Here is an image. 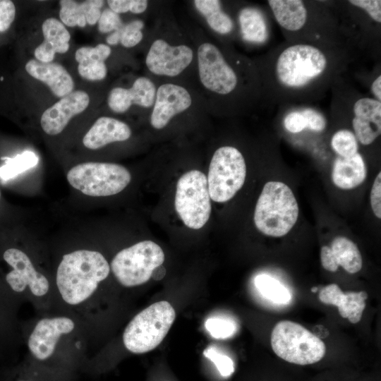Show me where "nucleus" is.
Instances as JSON below:
<instances>
[{"label":"nucleus","mask_w":381,"mask_h":381,"mask_svg":"<svg viewBox=\"0 0 381 381\" xmlns=\"http://www.w3.org/2000/svg\"><path fill=\"white\" fill-rule=\"evenodd\" d=\"M346 44L286 42L270 50L260 78L270 104H308L321 98L353 59Z\"/></svg>","instance_id":"nucleus-1"},{"label":"nucleus","mask_w":381,"mask_h":381,"mask_svg":"<svg viewBox=\"0 0 381 381\" xmlns=\"http://www.w3.org/2000/svg\"><path fill=\"white\" fill-rule=\"evenodd\" d=\"M20 331L30 363L75 376L83 372L92 330L78 318L64 313L37 315L20 323Z\"/></svg>","instance_id":"nucleus-2"},{"label":"nucleus","mask_w":381,"mask_h":381,"mask_svg":"<svg viewBox=\"0 0 381 381\" xmlns=\"http://www.w3.org/2000/svg\"><path fill=\"white\" fill-rule=\"evenodd\" d=\"M110 272L99 250L78 248L63 254L52 274L55 313L75 316L92 330L97 296Z\"/></svg>","instance_id":"nucleus-3"},{"label":"nucleus","mask_w":381,"mask_h":381,"mask_svg":"<svg viewBox=\"0 0 381 381\" xmlns=\"http://www.w3.org/2000/svg\"><path fill=\"white\" fill-rule=\"evenodd\" d=\"M270 9L288 42L348 44L331 8L316 1L270 0Z\"/></svg>","instance_id":"nucleus-4"},{"label":"nucleus","mask_w":381,"mask_h":381,"mask_svg":"<svg viewBox=\"0 0 381 381\" xmlns=\"http://www.w3.org/2000/svg\"><path fill=\"white\" fill-rule=\"evenodd\" d=\"M8 271L0 277L9 294L20 306L30 303L37 315L54 313L55 294L52 275L40 269L25 249L9 246L1 252Z\"/></svg>","instance_id":"nucleus-5"},{"label":"nucleus","mask_w":381,"mask_h":381,"mask_svg":"<svg viewBox=\"0 0 381 381\" xmlns=\"http://www.w3.org/2000/svg\"><path fill=\"white\" fill-rule=\"evenodd\" d=\"M298 217V205L291 188L279 181L266 183L255 209L256 228L265 235L281 237L293 228Z\"/></svg>","instance_id":"nucleus-6"},{"label":"nucleus","mask_w":381,"mask_h":381,"mask_svg":"<svg viewBox=\"0 0 381 381\" xmlns=\"http://www.w3.org/2000/svg\"><path fill=\"white\" fill-rule=\"evenodd\" d=\"M176 318L172 306L166 301L145 308L126 325L122 341L132 353H147L155 349L164 339Z\"/></svg>","instance_id":"nucleus-7"},{"label":"nucleus","mask_w":381,"mask_h":381,"mask_svg":"<svg viewBox=\"0 0 381 381\" xmlns=\"http://www.w3.org/2000/svg\"><path fill=\"white\" fill-rule=\"evenodd\" d=\"M69 185L91 197H106L123 191L131 181L130 171L123 165L86 162L71 167L66 174Z\"/></svg>","instance_id":"nucleus-8"},{"label":"nucleus","mask_w":381,"mask_h":381,"mask_svg":"<svg viewBox=\"0 0 381 381\" xmlns=\"http://www.w3.org/2000/svg\"><path fill=\"white\" fill-rule=\"evenodd\" d=\"M270 342L277 356L296 365L315 363L326 353L325 344L318 337L290 320H282L275 325Z\"/></svg>","instance_id":"nucleus-9"},{"label":"nucleus","mask_w":381,"mask_h":381,"mask_svg":"<svg viewBox=\"0 0 381 381\" xmlns=\"http://www.w3.org/2000/svg\"><path fill=\"white\" fill-rule=\"evenodd\" d=\"M164 258L158 244L143 241L119 251L109 263L110 269L121 286L134 287L146 283Z\"/></svg>","instance_id":"nucleus-10"},{"label":"nucleus","mask_w":381,"mask_h":381,"mask_svg":"<svg viewBox=\"0 0 381 381\" xmlns=\"http://www.w3.org/2000/svg\"><path fill=\"white\" fill-rule=\"evenodd\" d=\"M246 176V164L242 153L236 147L225 145L213 154L207 178L211 200L225 202L242 188Z\"/></svg>","instance_id":"nucleus-11"},{"label":"nucleus","mask_w":381,"mask_h":381,"mask_svg":"<svg viewBox=\"0 0 381 381\" xmlns=\"http://www.w3.org/2000/svg\"><path fill=\"white\" fill-rule=\"evenodd\" d=\"M174 205L186 226L192 229L203 227L212 211L206 175L195 169L184 173L176 183Z\"/></svg>","instance_id":"nucleus-12"},{"label":"nucleus","mask_w":381,"mask_h":381,"mask_svg":"<svg viewBox=\"0 0 381 381\" xmlns=\"http://www.w3.org/2000/svg\"><path fill=\"white\" fill-rule=\"evenodd\" d=\"M199 78L209 91L221 96L235 93L239 85L237 71L214 44L205 42L198 49Z\"/></svg>","instance_id":"nucleus-13"},{"label":"nucleus","mask_w":381,"mask_h":381,"mask_svg":"<svg viewBox=\"0 0 381 381\" xmlns=\"http://www.w3.org/2000/svg\"><path fill=\"white\" fill-rule=\"evenodd\" d=\"M90 103L87 92L75 89L42 113L40 118L42 130L49 136L61 134L74 118L87 109Z\"/></svg>","instance_id":"nucleus-14"},{"label":"nucleus","mask_w":381,"mask_h":381,"mask_svg":"<svg viewBox=\"0 0 381 381\" xmlns=\"http://www.w3.org/2000/svg\"><path fill=\"white\" fill-rule=\"evenodd\" d=\"M193 59L192 49L186 45L171 46L157 39L150 46L145 58L148 70L157 75L174 77L183 71Z\"/></svg>","instance_id":"nucleus-15"},{"label":"nucleus","mask_w":381,"mask_h":381,"mask_svg":"<svg viewBox=\"0 0 381 381\" xmlns=\"http://www.w3.org/2000/svg\"><path fill=\"white\" fill-rule=\"evenodd\" d=\"M350 107L351 124L357 140L369 145L381 134V102L358 95L353 97Z\"/></svg>","instance_id":"nucleus-16"},{"label":"nucleus","mask_w":381,"mask_h":381,"mask_svg":"<svg viewBox=\"0 0 381 381\" xmlns=\"http://www.w3.org/2000/svg\"><path fill=\"white\" fill-rule=\"evenodd\" d=\"M192 103L188 91L174 83L161 85L156 91L150 124L157 130L164 128L176 115L185 111Z\"/></svg>","instance_id":"nucleus-17"},{"label":"nucleus","mask_w":381,"mask_h":381,"mask_svg":"<svg viewBox=\"0 0 381 381\" xmlns=\"http://www.w3.org/2000/svg\"><path fill=\"white\" fill-rule=\"evenodd\" d=\"M156 91L152 81L141 76L134 80L130 88H112L107 97L108 107L116 114L127 111L133 105L150 108L154 104Z\"/></svg>","instance_id":"nucleus-18"},{"label":"nucleus","mask_w":381,"mask_h":381,"mask_svg":"<svg viewBox=\"0 0 381 381\" xmlns=\"http://www.w3.org/2000/svg\"><path fill=\"white\" fill-rule=\"evenodd\" d=\"M25 70L30 78L46 85L56 98H62L75 90L71 75L59 63L30 59L25 64Z\"/></svg>","instance_id":"nucleus-19"},{"label":"nucleus","mask_w":381,"mask_h":381,"mask_svg":"<svg viewBox=\"0 0 381 381\" xmlns=\"http://www.w3.org/2000/svg\"><path fill=\"white\" fill-rule=\"evenodd\" d=\"M322 266L327 271L334 272L339 266L347 272L355 274L363 265L360 250L350 239L344 236L334 238L330 246H324L320 250Z\"/></svg>","instance_id":"nucleus-20"},{"label":"nucleus","mask_w":381,"mask_h":381,"mask_svg":"<svg viewBox=\"0 0 381 381\" xmlns=\"http://www.w3.org/2000/svg\"><path fill=\"white\" fill-rule=\"evenodd\" d=\"M132 134L130 126L123 121L110 116L99 117L82 138L87 150H97L106 145L128 140Z\"/></svg>","instance_id":"nucleus-21"},{"label":"nucleus","mask_w":381,"mask_h":381,"mask_svg":"<svg viewBox=\"0 0 381 381\" xmlns=\"http://www.w3.org/2000/svg\"><path fill=\"white\" fill-rule=\"evenodd\" d=\"M367 298L365 291L344 293L336 284L325 286L319 293L322 303L337 306L339 315L352 324L361 320Z\"/></svg>","instance_id":"nucleus-22"},{"label":"nucleus","mask_w":381,"mask_h":381,"mask_svg":"<svg viewBox=\"0 0 381 381\" xmlns=\"http://www.w3.org/2000/svg\"><path fill=\"white\" fill-rule=\"evenodd\" d=\"M42 42L34 50L35 59L44 63L53 62L56 54H65L70 47L71 34L57 18H47L41 26Z\"/></svg>","instance_id":"nucleus-23"},{"label":"nucleus","mask_w":381,"mask_h":381,"mask_svg":"<svg viewBox=\"0 0 381 381\" xmlns=\"http://www.w3.org/2000/svg\"><path fill=\"white\" fill-rule=\"evenodd\" d=\"M284 106L282 124L289 133L297 134L305 130L321 133L326 129L327 119L322 110L307 104Z\"/></svg>","instance_id":"nucleus-24"},{"label":"nucleus","mask_w":381,"mask_h":381,"mask_svg":"<svg viewBox=\"0 0 381 381\" xmlns=\"http://www.w3.org/2000/svg\"><path fill=\"white\" fill-rule=\"evenodd\" d=\"M111 53L110 47L99 43L95 47H81L75 53L80 76L90 81H100L107 75L105 61Z\"/></svg>","instance_id":"nucleus-25"},{"label":"nucleus","mask_w":381,"mask_h":381,"mask_svg":"<svg viewBox=\"0 0 381 381\" xmlns=\"http://www.w3.org/2000/svg\"><path fill=\"white\" fill-rule=\"evenodd\" d=\"M102 0H87L78 2L73 0L59 1V20L66 26L84 28L87 24L95 25L102 13L104 4Z\"/></svg>","instance_id":"nucleus-26"},{"label":"nucleus","mask_w":381,"mask_h":381,"mask_svg":"<svg viewBox=\"0 0 381 381\" xmlns=\"http://www.w3.org/2000/svg\"><path fill=\"white\" fill-rule=\"evenodd\" d=\"M18 308L0 277V350L15 346L21 340Z\"/></svg>","instance_id":"nucleus-27"},{"label":"nucleus","mask_w":381,"mask_h":381,"mask_svg":"<svg viewBox=\"0 0 381 381\" xmlns=\"http://www.w3.org/2000/svg\"><path fill=\"white\" fill-rule=\"evenodd\" d=\"M366 176V166L359 152L348 157L337 156L334 161L332 179L339 188H354L365 181Z\"/></svg>","instance_id":"nucleus-28"},{"label":"nucleus","mask_w":381,"mask_h":381,"mask_svg":"<svg viewBox=\"0 0 381 381\" xmlns=\"http://www.w3.org/2000/svg\"><path fill=\"white\" fill-rule=\"evenodd\" d=\"M77 376L37 366L25 358L0 374L1 381H75Z\"/></svg>","instance_id":"nucleus-29"},{"label":"nucleus","mask_w":381,"mask_h":381,"mask_svg":"<svg viewBox=\"0 0 381 381\" xmlns=\"http://www.w3.org/2000/svg\"><path fill=\"white\" fill-rule=\"evenodd\" d=\"M264 13L257 8L245 7L238 14L242 38L247 42L264 44L270 37V31Z\"/></svg>","instance_id":"nucleus-30"},{"label":"nucleus","mask_w":381,"mask_h":381,"mask_svg":"<svg viewBox=\"0 0 381 381\" xmlns=\"http://www.w3.org/2000/svg\"><path fill=\"white\" fill-rule=\"evenodd\" d=\"M197 11L202 15L210 28L220 35H229L234 30V23L222 8L218 0H195Z\"/></svg>","instance_id":"nucleus-31"},{"label":"nucleus","mask_w":381,"mask_h":381,"mask_svg":"<svg viewBox=\"0 0 381 381\" xmlns=\"http://www.w3.org/2000/svg\"><path fill=\"white\" fill-rule=\"evenodd\" d=\"M254 284L264 298L274 303H287L291 300L289 290L279 281L268 274L257 275Z\"/></svg>","instance_id":"nucleus-32"},{"label":"nucleus","mask_w":381,"mask_h":381,"mask_svg":"<svg viewBox=\"0 0 381 381\" xmlns=\"http://www.w3.org/2000/svg\"><path fill=\"white\" fill-rule=\"evenodd\" d=\"M37 163L36 155L29 151L18 155L14 158H7L5 164L0 167V178L3 180L12 179L35 166Z\"/></svg>","instance_id":"nucleus-33"},{"label":"nucleus","mask_w":381,"mask_h":381,"mask_svg":"<svg viewBox=\"0 0 381 381\" xmlns=\"http://www.w3.org/2000/svg\"><path fill=\"white\" fill-rule=\"evenodd\" d=\"M330 145L338 156L351 157L358 150V140L353 131L341 128L336 131L332 136Z\"/></svg>","instance_id":"nucleus-34"},{"label":"nucleus","mask_w":381,"mask_h":381,"mask_svg":"<svg viewBox=\"0 0 381 381\" xmlns=\"http://www.w3.org/2000/svg\"><path fill=\"white\" fill-rule=\"evenodd\" d=\"M205 327L209 334L215 339H227L236 330L235 323L222 318H210L205 322Z\"/></svg>","instance_id":"nucleus-35"},{"label":"nucleus","mask_w":381,"mask_h":381,"mask_svg":"<svg viewBox=\"0 0 381 381\" xmlns=\"http://www.w3.org/2000/svg\"><path fill=\"white\" fill-rule=\"evenodd\" d=\"M144 28V22L136 19L123 25L121 28L120 43L126 48H131L139 44L143 38L142 29Z\"/></svg>","instance_id":"nucleus-36"},{"label":"nucleus","mask_w":381,"mask_h":381,"mask_svg":"<svg viewBox=\"0 0 381 381\" xmlns=\"http://www.w3.org/2000/svg\"><path fill=\"white\" fill-rule=\"evenodd\" d=\"M203 355L214 364L222 377H229L234 372V365L232 359L219 352L214 346L207 347L203 351Z\"/></svg>","instance_id":"nucleus-37"},{"label":"nucleus","mask_w":381,"mask_h":381,"mask_svg":"<svg viewBox=\"0 0 381 381\" xmlns=\"http://www.w3.org/2000/svg\"><path fill=\"white\" fill-rule=\"evenodd\" d=\"M123 26L120 15L107 8L102 11L97 22V28L101 33H111Z\"/></svg>","instance_id":"nucleus-38"},{"label":"nucleus","mask_w":381,"mask_h":381,"mask_svg":"<svg viewBox=\"0 0 381 381\" xmlns=\"http://www.w3.org/2000/svg\"><path fill=\"white\" fill-rule=\"evenodd\" d=\"M347 2L364 11L376 23H381L380 0H350Z\"/></svg>","instance_id":"nucleus-39"},{"label":"nucleus","mask_w":381,"mask_h":381,"mask_svg":"<svg viewBox=\"0 0 381 381\" xmlns=\"http://www.w3.org/2000/svg\"><path fill=\"white\" fill-rule=\"evenodd\" d=\"M107 3L109 8L118 14L128 11L140 14L143 11V4L140 0H108Z\"/></svg>","instance_id":"nucleus-40"},{"label":"nucleus","mask_w":381,"mask_h":381,"mask_svg":"<svg viewBox=\"0 0 381 381\" xmlns=\"http://www.w3.org/2000/svg\"><path fill=\"white\" fill-rule=\"evenodd\" d=\"M16 7L10 0H0V32L7 30L14 20Z\"/></svg>","instance_id":"nucleus-41"},{"label":"nucleus","mask_w":381,"mask_h":381,"mask_svg":"<svg viewBox=\"0 0 381 381\" xmlns=\"http://www.w3.org/2000/svg\"><path fill=\"white\" fill-rule=\"evenodd\" d=\"M370 205L375 215L381 218V174L377 175L370 191Z\"/></svg>","instance_id":"nucleus-42"},{"label":"nucleus","mask_w":381,"mask_h":381,"mask_svg":"<svg viewBox=\"0 0 381 381\" xmlns=\"http://www.w3.org/2000/svg\"><path fill=\"white\" fill-rule=\"evenodd\" d=\"M370 90L373 97L381 102V75L377 74L370 85Z\"/></svg>","instance_id":"nucleus-43"},{"label":"nucleus","mask_w":381,"mask_h":381,"mask_svg":"<svg viewBox=\"0 0 381 381\" xmlns=\"http://www.w3.org/2000/svg\"><path fill=\"white\" fill-rule=\"evenodd\" d=\"M121 28L120 30L111 32L106 38V42L108 44L116 45L120 43Z\"/></svg>","instance_id":"nucleus-44"},{"label":"nucleus","mask_w":381,"mask_h":381,"mask_svg":"<svg viewBox=\"0 0 381 381\" xmlns=\"http://www.w3.org/2000/svg\"><path fill=\"white\" fill-rule=\"evenodd\" d=\"M317 291H318V287H315V286L312 287L311 291H312L313 293H315Z\"/></svg>","instance_id":"nucleus-45"},{"label":"nucleus","mask_w":381,"mask_h":381,"mask_svg":"<svg viewBox=\"0 0 381 381\" xmlns=\"http://www.w3.org/2000/svg\"><path fill=\"white\" fill-rule=\"evenodd\" d=\"M162 381H171V380H162Z\"/></svg>","instance_id":"nucleus-46"},{"label":"nucleus","mask_w":381,"mask_h":381,"mask_svg":"<svg viewBox=\"0 0 381 381\" xmlns=\"http://www.w3.org/2000/svg\"><path fill=\"white\" fill-rule=\"evenodd\" d=\"M0 197H1V192H0Z\"/></svg>","instance_id":"nucleus-47"}]
</instances>
